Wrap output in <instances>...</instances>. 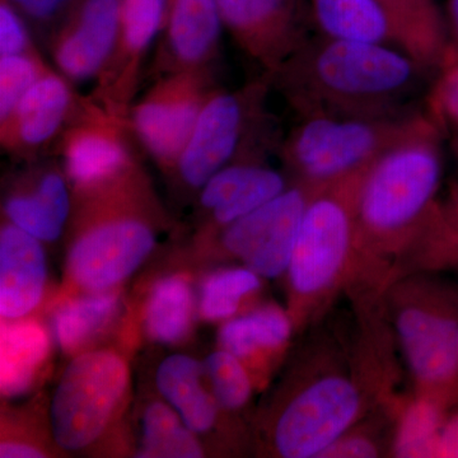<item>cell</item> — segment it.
Segmentation results:
<instances>
[{"label": "cell", "mask_w": 458, "mask_h": 458, "mask_svg": "<svg viewBox=\"0 0 458 458\" xmlns=\"http://www.w3.org/2000/svg\"><path fill=\"white\" fill-rule=\"evenodd\" d=\"M445 147L423 110L412 128L366 168L355 199L351 283L388 284L417 246L441 200Z\"/></svg>", "instance_id": "cell-3"}, {"label": "cell", "mask_w": 458, "mask_h": 458, "mask_svg": "<svg viewBox=\"0 0 458 458\" xmlns=\"http://www.w3.org/2000/svg\"><path fill=\"white\" fill-rule=\"evenodd\" d=\"M78 197L69 276L87 291H111L156 245L157 212L146 174L138 165L106 188Z\"/></svg>", "instance_id": "cell-5"}, {"label": "cell", "mask_w": 458, "mask_h": 458, "mask_svg": "<svg viewBox=\"0 0 458 458\" xmlns=\"http://www.w3.org/2000/svg\"><path fill=\"white\" fill-rule=\"evenodd\" d=\"M271 89L269 75L261 74L240 89L214 90L171 171L185 188L200 190L250 150L279 148L267 108Z\"/></svg>", "instance_id": "cell-7"}, {"label": "cell", "mask_w": 458, "mask_h": 458, "mask_svg": "<svg viewBox=\"0 0 458 458\" xmlns=\"http://www.w3.org/2000/svg\"><path fill=\"white\" fill-rule=\"evenodd\" d=\"M393 23L401 49L434 74L447 56L445 13L438 0H377Z\"/></svg>", "instance_id": "cell-22"}, {"label": "cell", "mask_w": 458, "mask_h": 458, "mask_svg": "<svg viewBox=\"0 0 458 458\" xmlns=\"http://www.w3.org/2000/svg\"><path fill=\"white\" fill-rule=\"evenodd\" d=\"M192 304L191 286L183 276H174L159 280L148 300V334L156 342H180L189 333L192 321Z\"/></svg>", "instance_id": "cell-30"}, {"label": "cell", "mask_w": 458, "mask_h": 458, "mask_svg": "<svg viewBox=\"0 0 458 458\" xmlns=\"http://www.w3.org/2000/svg\"><path fill=\"white\" fill-rule=\"evenodd\" d=\"M47 352L49 339L38 322L8 319L2 327V393L7 396L26 393Z\"/></svg>", "instance_id": "cell-27"}, {"label": "cell", "mask_w": 458, "mask_h": 458, "mask_svg": "<svg viewBox=\"0 0 458 458\" xmlns=\"http://www.w3.org/2000/svg\"><path fill=\"white\" fill-rule=\"evenodd\" d=\"M410 271L388 282L385 304L410 388L458 394V282Z\"/></svg>", "instance_id": "cell-6"}, {"label": "cell", "mask_w": 458, "mask_h": 458, "mask_svg": "<svg viewBox=\"0 0 458 458\" xmlns=\"http://www.w3.org/2000/svg\"><path fill=\"white\" fill-rule=\"evenodd\" d=\"M399 405L379 406L370 410L360 420L352 423L322 454L321 458L391 457L394 418Z\"/></svg>", "instance_id": "cell-32"}, {"label": "cell", "mask_w": 458, "mask_h": 458, "mask_svg": "<svg viewBox=\"0 0 458 458\" xmlns=\"http://www.w3.org/2000/svg\"><path fill=\"white\" fill-rule=\"evenodd\" d=\"M319 188L293 181L269 203L212 232L222 254L240 261L261 278H283L301 218Z\"/></svg>", "instance_id": "cell-12"}, {"label": "cell", "mask_w": 458, "mask_h": 458, "mask_svg": "<svg viewBox=\"0 0 458 458\" xmlns=\"http://www.w3.org/2000/svg\"><path fill=\"white\" fill-rule=\"evenodd\" d=\"M68 182L64 170L56 165L30 171L5 197V218L41 242L56 241L72 213Z\"/></svg>", "instance_id": "cell-20"}, {"label": "cell", "mask_w": 458, "mask_h": 458, "mask_svg": "<svg viewBox=\"0 0 458 458\" xmlns=\"http://www.w3.org/2000/svg\"><path fill=\"white\" fill-rule=\"evenodd\" d=\"M218 5L225 31L269 77L311 38L294 0H218Z\"/></svg>", "instance_id": "cell-14"}, {"label": "cell", "mask_w": 458, "mask_h": 458, "mask_svg": "<svg viewBox=\"0 0 458 458\" xmlns=\"http://www.w3.org/2000/svg\"><path fill=\"white\" fill-rule=\"evenodd\" d=\"M366 168L319 188L307 204L284 276L286 310L300 336L345 297L355 260V199Z\"/></svg>", "instance_id": "cell-4"}, {"label": "cell", "mask_w": 458, "mask_h": 458, "mask_svg": "<svg viewBox=\"0 0 458 458\" xmlns=\"http://www.w3.org/2000/svg\"><path fill=\"white\" fill-rule=\"evenodd\" d=\"M81 99L73 84L51 66L27 90L11 116L0 123L3 149L31 158L56 147Z\"/></svg>", "instance_id": "cell-16"}, {"label": "cell", "mask_w": 458, "mask_h": 458, "mask_svg": "<svg viewBox=\"0 0 458 458\" xmlns=\"http://www.w3.org/2000/svg\"><path fill=\"white\" fill-rule=\"evenodd\" d=\"M433 77L399 47L319 35L270 81L300 119H396L423 110L417 98Z\"/></svg>", "instance_id": "cell-2"}, {"label": "cell", "mask_w": 458, "mask_h": 458, "mask_svg": "<svg viewBox=\"0 0 458 458\" xmlns=\"http://www.w3.org/2000/svg\"><path fill=\"white\" fill-rule=\"evenodd\" d=\"M119 301L116 292H90L60 307L54 318L59 345L66 352H73L89 342L113 321Z\"/></svg>", "instance_id": "cell-28"}, {"label": "cell", "mask_w": 458, "mask_h": 458, "mask_svg": "<svg viewBox=\"0 0 458 458\" xmlns=\"http://www.w3.org/2000/svg\"><path fill=\"white\" fill-rule=\"evenodd\" d=\"M122 0H75L47 33L53 66L72 84L98 82L113 55Z\"/></svg>", "instance_id": "cell-13"}, {"label": "cell", "mask_w": 458, "mask_h": 458, "mask_svg": "<svg viewBox=\"0 0 458 458\" xmlns=\"http://www.w3.org/2000/svg\"><path fill=\"white\" fill-rule=\"evenodd\" d=\"M0 457L38 458L45 457V452L27 442L3 441L0 445Z\"/></svg>", "instance_id": "cell-39"}, {"label": "cell", "mask_w": 458, "mask_h": 458, "mask_svg": "<svg viewBox=\"0 0 458 458\" xmlns=\"http://www.w3.org/2000/svg\"><path fill=\"white\" fill-rule=\"evenodd\" d=\"M132 138L128 117L92 96L81 99L55 147L78 195L106 188L138 165Z\"/></svg>", "instance_id": "cell-11"}, {"label": "cell", "mask_w": 458, "mask_h": 458, "mask_svg": "<svg viewBox=\"0 0 458 458\" xmlns=\"http://www.w3.org/2000/svg\"><path fill=\"white\" fill-rule=\"evenodd\" d=\"M262 280L249 267H234L210 274L201 286L200 313L208 321H227L254 307Z\"/></svg>", "instance_id": "cell-29"}, {"label": "cell", "mask_w": 458, "mask_h": 458, "mask_svg": "<svg viewBox=\"0 0 458 458\" xmlns=\"http://www.w3.org/2000/svg\"><path fill=\"white\" fill-rule=\"evenodd\" d=\"M168 5L170 0H122L116 45L92 95L122 116L137 99L141 69L164 31Z\"/></svg>", "instance_id": "cell-15"}, {"label": "cell", "mask_w": 458, "mask_h": 458, "mask_svg": "<svg viewBox=\"0 0 458 458\" xmlns=\"http://www.w3.org/2000/svg\"><path fill=\"white\" fill-rule=\"evenodd\" d=\"M457 399L458 394L445 396L409 388L401 399L394 418L391 457L436 458L443 423Z\"/></svg>", "instance_id": "cell-24"}, {"label": "cell", "mask_w": 458, "mask_h": 458, "mask_svg": "<svg viewBox=\"0 0 458 458\" xmlns=\"http://www.w3.org/2000/svg\"><path fill=\"white\" fill-rule=\"evenodd\" d=\"M25 17L30 26L47 30V33L65 16L75 0H7Z\"/></svg>", "instance_id": "cell-37"}, {"label": "cell", "mask_w": 458, "mask_h": 458, "mask_svg": "<svg viewBox=\"0 0 458 458\" xmlns=\"http://www.w3.org/2000/svg\"><path fill=\"white\" fill-rule=\"evenodd\" d=\"M38 53L25 17L7 0H0V56Z\"/></svg>", "instance_id": "cell-36"}, {"label": "cell", "mask_w": 458, "mask_h": 458, "mask_svg": "<svg viewBox=\"0 0 458 458\" xmlns=\"http://www.w3.org/2000/svg\"><path fill=\"white\" fill-rule=\"evenodd\" d=\"M223 30L218 0H170L153 65L156 78L216 68Z\"/></svg>", "instance_id": "cell-18"}, {"label": "cell", "mask_w": 458, "mask_h": 458, "mask_svg": "<svg viewBox=\"0 0 458 458\" xmlns=\"http://www.w3.org/2000/svg\"><path fill=\"white\" fill-rule=\"evenodd\" d=\"M216 68L161 75L129 110L134 140L159 167L174 170L208 98L218 89Z\"/></svg>", "instance_id": "cell-10"}, {"label": "cell", "mask_w": 458, "mask_h": 458, "mask_svg": "<svg viewBox=\"0 0 458 458\" xmlns=\"http://www.w3.org/2000/svg\"><path fill=\"white\" fill-rule=\"evenodd\" d=\"M311 3L319 35L334 40L401 49L393 23L377 0H311Z\"/></svg>", "instance_id": "cell-25"}, {"label": "cell", "mask_w": 458, "mask_h": 458, "mask_svg": "<svg viewBox=\"0 0 458 458\" xmlns=\"http://www.w3.org/2000/svg\"><path fill=\"white\" fill-rule=\"evenodd\" d=\"M51 66L41 53L0 56V123L11 116L27 90Z\"/></svg>", "instance_id": "cell-35"}, {"label": "cell", "mask_w": 458, "mask_h": 458, "mask_svg": "<svg viewBox=\"0 0 458 458\" xmlns=\"http://www.w3.org/2000/svg\"><path fill=\"white\" fill-rule=\"evenodd\" d=\"M192 433L174 409L156 401L144 411L143 439L138 457H203V447Z\"/></svg>", "instance_id": "cell-31"}, {"label": "cell", "mask_w": 458, "mask_h": 458, "mask_svg": "<svg viewBox=\"0 0 458 458\" xmlns=\"http://www.w3.org/2000/svg\"><path fill=\"white\" fill-rule=\"evenodd\" d=\"M269 150L261 148L238 157L200 189V208L210 232L254 212L292 185L285 171L267 164Z\"/></svg>", "instance_id": "cell-17"}, {"label": "cell", "mask_w": 458, "mask_h": 458, "mask_svg": "<svg viewBox=\"0 0 458 458\" xmlns=\"http://www.w3.org/2000/svg\"><path fill=\"white\" fill-rule=\"evenodd\" d=\"M443 13H445V29H447L448 42H450L448 49L458 54V0H447Z\"/></svg>", "instance_id": "cell-40"}, {"label": "cell", "mask_w": 458, "mask_h": 458, "mask_svg": "<svg viewBox=\"0 0 458 458\" xmlns=\"http://www.w3.org/2000/svg\"><path fill=\"white\" fill-rule=\"evenodd\" d=\"M421 270L458 273V180L451 183L445 197L439 200L426 232L393 279Z\"/></svg>", "instance_id": "cell-26"}, {"label": "cell", "mask_w": 458, "mask_h": 458, "mask_svg": "<svg viewBox=\"0 0 458 458\" xmlns=\"http://www.w3.org/2000/svg\"><path fill=\"white\" fill-rule=\"evenodd\" d=\"M204 379L203 364L188 355H170L157 370L159 393L194 433L209 432L223 411Z\"/></svg>", "instance_id": "cell-23"}, {"label": "cell", "mask_w": 458, "mask_h": 458, "mask_svg": "<svg viewBox=\"0 0 458 458\" xmlns=\"http://www.w3.org/2000/svg\"><path fill=\"white\" fill-rule=\"evenodd\" d=\"M423 110L396 119H300L278 153L293 181L324 186L369 167L417 123Z\"/></svg>", "instance_id": "cell-8"}, {"label": "cell", "mask_w": 458, "mask_h": 458, "mask_svg": "<svg viewBox=\"0 0 458 458\" xmlns=\"http://www.w3.org/2000/svg\"><path fill=\"white\" fill-rule=\"evenodd\" d=\"M47 284L41 241L11 222L0 229V313L20 319L40 303Z\"/></svg>", "instance_id": "cell-21"}, {"label": "cell", "mask_w": 458, "mask_h": 458, "mask_svg": "<svg viewBox=\"0 0 458 458\" xmlns=\"http://www.w3.org/2000/svg\"><path fill=\"white\" fill-rule=\"evenodd\" d=\"M297 335L286 307L258 303L219 328V348L236 355L254 377L258 387L288 360Z\"/></svg>", "instance_id": "cell-19"}, {"label": "cell", "mask_w": 458, "mask_h": 458, "mask_svg": "<svg viewBox=\"0 0 458 458\" xmlns=\"http://www.w3.org/2000/svg\"><path fill=\"white\" fill-rule=\"evenodd\" d=\"M129 384L125 361L116 352H83L68 364L54 393L51 434L65 451L98 441L116 414Z\"/></svg>", "instance_id": "cell-9"}, {"label": "cell", "mask_w": 458, "mask_h": 458, "mask_svg": "<svg viewBox=\"0 0 458 458\" xmlns=\"http://www.w3.org/2000/svg\"><path fill=\"white\" fill-rule=\"evenodd\" d=\"M203 369L210 391L223 411L236 414L249 405L258 386L236 355L219 348L208 355Z\"/></svg>", "instance_id": "cell-34"}, {"label": "cell", "mask_w": 458, "mask_h": 458, "mask_svg": "<svg viewBox=\"0 0 458 458\" xmlns=\"http://www.w3.org/2000/svg\"><path fill=\"white\" fill-rule=\"evenodd\" d=\"M423 101L424 113L441 132L445 146L458 165V54L448 49Z\"/></svg>", "instance_id": "cell-33"}, {"label": "cell", "mask_w": 458, "mask_h": 458, "mask_svg": "<svg viewBox=\"0 0 458 458\" xmlns=\"http://www.w3.org/2000/svg\"><path fill=\"white\" fill-rule=\"evenodd\" d=\"M436 458H458V399L448 410L443 423L437 443Z\"/></svg>", "instance_id": "cell-38"}, {"label": "cell", "mask_w": 458, "mask_h": 458, "mask_svg": "<svg viewBox=\"0 0 458 458\" xmlns=\"http://www.w3.org/2000/svg\"><path fill=\"white\" fill-rule=\"evenodd\" d=\"M333 313L301 334L278 388L259 415L256 445L267 456L321 458L373 410L352 364L351 313L343 319Z\"/></svg>", "instance_id": "cell-1"}]
</instances>
